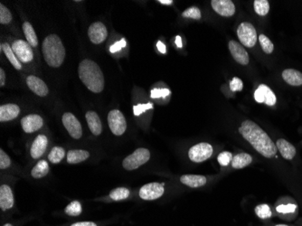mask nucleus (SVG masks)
I'll use <instances>...</instances> for the list:
<instances>
[{"instance_id": "1", "label": "nucleus", "mask_w": 302, "mask_h": 226, "mask_svg": "<svg viewBox=\"0 0 302 226\" xmlns=\"http://www.w3.org/2000/svg\"><path fill=\"white\" fill-rule=\"evenodd\" d=\"M239 133L262 156L271 159L276 155V145L259 125L253 121L250 120L243 121L239 128Z\"/></svg>"}, {"instance_id": "2", "label": "nucleus", "mask_w": 302, "mask_h": 226, "mask_svg": "<svg viewBox=\"0 0 302 226\" xmlns=\"http://www.w3.org/2000/svg\"><path fill=\"white\" fill-rule=\"evenodd\" d=\"M79 77L88 90L100 94L104 89V76L96 62L85 59L81 62L78 68Z\"/></svg>"}, {"instance_id": "3", "label": "nucleus", "mask_w": 302, "mask_h": 226, "mask_svg": "<svg viewBox=\"0 0 302 226\" xmlns=\"http://www.w3.org/2000/svg\"><path fill=\"white\" fill-rule=\"evenodd\" d=\"M42 51L43 58L49 66L57 68L63 64L65 57V49L58 35H48L43 40Z\"/></svg>"}, {"instance_id": "4", "label": "nucleus", "mask_w": 302, "mask_h": 226, "mask_svg": "<svg viewBox=\"0 0 302 226\" xmlns=\"http://www.w3.org/2000/svg\"><path fill=\"white\" fill-rule=\"evenodd\" d=\"M150 159V152L147 148H137L132 154L122 161V167L126 170H134L146 164Z\"/></svg>"}, {"instance_id": "5", "label": "nucleus", "mask_w": 302, "mask_h": 226, "mask_svg": "<svg viewBox=\"0 0 302 226\" xmlns=\"http://www.w3.org/2000/svg\"><path fill=\"white\" fill-rule=\"evenodd\" d=\"M237 35L242 44L249 48L254 47L258 39L254 27L248 22H243L240 25L237 29Z\"/></svg>"}, {"instance_id": "6", "label": "nucleus", "mask_w": 302, "mask_h": 226, "mask_svg": "<svg viewBox=\"0 0 302 226\" xmlns=\"http://www.w3.org/2000/svg\"><path fill=\"white\" fill-rule=\"evenodd\" d=\"M108 123L111 132L116 136H122L127 129V122L124 115L118 109L110 110L108 115Z\"/></svg>"}, {"instance_id": "7", "label": "nucleus", "mask_w": 302, "mask_h": 226, "mask_svg": "<svg viewBox=\"0 0 302 226\" xmlns=\"http://www.w3.org/2000/svg\"><path fill=\"white\" fill-rule=\"evenodd\" d=\"M213 154V147L208 143L202 142L198 144L193 146L192 148L189 149V159L193 162L201 163L204 162L208 159H210Z\"/></svg>"}, {"instance_id": "8", "label": "nucleus", "mask_w": 302, "mask_h": 226, "mask_svg": "<svg viewBox=\"0 0 302 226\" xmlns=\"http://www.w3.org/2000/svg\"><path fill=\"white\" fill-rule=\"evenodd\" d=\"M63 126L65 127L70 136L75 139L79 140L83 136V128L82 125L78 121V119L75 117V115L71 112L64 113L63 115Z\"/></svg>"}, {"instance_id": "9", "label": "nucleus", "mask_w": 302, "mask_h": 226, "mask_svg": "<svg viewBox=\"0 0 302 226\" xmlns=\"http://www.w3.org/2000/svg\"><path fill=\"white\" fill-rule=\"evenodd\" d=\"M12 49L17 59L21 62L28 63L33 61L34 53L31 46L28 42L23 40H16L13 43Z\"/></svg>"}, {"instance_id": "10", "label": "nucleus", "mask_w": 302, "mask_h": 226, "mask_svg": "<svg viewBox=\"0 0 302 226\" xmlns=\"http://www.w3.org/2000/svg\"><path fill=\"white\" fill-rule=\"evenodd\" d=\"M165 192V188L163 184L160 183H149L146 184L145 186L141 188L140 190V197L146 200V201H151L161 197Z\"/></svg>"}, {"instance_id": "11", "label": "nucleus", "mask_w": 302, "mask_h": 226, "mask_svg": "<svg viewBox=\"0 0 302 226\" xmlns=\"http://www.w3.org/2000/svg\"><path fill=\"white\" fill-rule=\"evenodd\" d=\"M88 35L90 42L95 44H100L104 42L108 36V32L104 24L102 22H95L90 25L88 29Z\"/></svg>"}, {"instance_id": "12", "label": "nucleus", "mask_w": 302, "mask_h": 226, "mask_svg": "<svg viewBox=\"0 0 302 226\" xmlns=\"http://www.w3.org/2000/svg\"><path fill=\"white\" fill-rule=\"evenodd\" d=\"M211 6L218 15L224 17H230L236 13V6L231 0H212Z\"/></svg>"}, {"instance_id": "13", "label": "nucleus", "mask_w": 302, "mask_h": 226, "mask_svg": "<svg viewBox=\"0 0 302 226\" xmlns=\"http://www.w3.org/2000/svg\"><path fill=\"white\" fill-rule=\"evenodd\" d=\"M255 101L260 103H264L268 106H273L276 103V96L274 93L265 84H261L255 91Z\"/></svg>"}, {"instance_id": "14", "label": "nucleus", "mask_w": 302, "mask_h": 226, "mask_svg": "<svg viewBox=\"0 0 302 226\" xmlns=\"http://www.w3.org/2000/svg\"><path fill=\"white\" fill-rule=\"evenodd\" d=\"M229 50L231 52L233 58L235 59L238 63L242 65H247L249 63L250 59H249L247 51L244 49V47L241 43L231 40L229 42Z\"/></svg>"}, {"instance_id": "15", "label": "nucleus", "mask_w": 302, "mask_h": 226, "mask_svg": "<svg viewBox=\"0 0 302 226\" xmlns=\"http://www.w3.org/2000/svg\"><path fill=\"white\" fill-rule=\"evenodd\" d=\"M43 119L39 115L30 114L21 120V126L26 133H33L43 127Z\"/></svg>"}, {"instance_id": "16", "label": "nucleus", "mask_w": 302, "mask_h": 226, "mask_svg": "<svg viewBox=\"0 0 302 226\" xmlns=\"http://www.w3.org/2000/svg\"><path fill=\"white\" fill-rule=\"evenodd\" d=\"M27 84L28 88L40 97H45L49 94V90L45 82L43 80L36 77L35 75H30L27 78Z\"/></svg>"}, {"instance_id": "17", "label": "nucleus", "mask_w": 302, "mask_h": 226, "mask_svg": "<svg viewBox=\"0 0 302 226\" xmlns=\"http://www.w3.org/2000/svg\"><path fill=\"white\" fill-rule=\"evenodd\" d=\"M15 203L12 189L8 185L0 187V208L3 211L9 210Z\"/></svg>"}, {"instance_id": "18", "label": "nucleus", "mask_w": 302, "mask_h": 226, "mask_svg": "<svg viewBox=\"0 0 302 226\" xmlns=\"http://www.w3.org/2000/svg\"><path fill=\"white\" fill-rule=\"evenodd\" d=\"M48 139L44 135H38L33 142L31 147V156L34 160H37L43 156L48 148Z\"/></svg>"}, {"instance_id": "19", "label": "nucleus", "mask_w": 302, "mask_h": 226, "mask_svg": "<svg viewBox=\"0 0 302 226\" xmlns=\"http://www.w3.org/2000/svg\"><path fill=\"white\" fill-rule=\"evenodd\" d=\"M20 113V108L16 104H5L0 107V121H13Z\"/></svg>"}, {"instance_id": "20", "label": "nucleus", "mask_w": 302, "mask_h": 226, "mask_svg": "<svg viewBox=\"0 0 302 226\" xmlns=\"http://www.w3.org/2000/svg\"><path fill=\"white\" fill-rule=\"evenodd\" d=\"M276 148L278 149L281 155L285 160H291L294 159L296 155V148L293 145L290 144V142H288L283 139H280L276 142Z\"/></svg>"}, {"instance_id": "21", "label": "nucleus", "mask_w": 302, "mask_h": 226, "mask_svg": "<svg viewBox=\"0 0 302 226\" xmlns=\"http://www.w3.org/2000/svg\"><path fill=\"white\" fill-rule=\"evenodd\" d=\"M85 117H86L87 123L89 126L90 132L95 136L101 135L102 131V125L98 114L95 111H88Z\"/></svg>"}, {"instance_id": "22", "label": "nucleus", "mask_w": 302, "mask_h": 226, "mask_svg": "<svg viewBox=\"0 0 302 226\" xmlns=\"http://www.w3.org/2000/svg\"><path fill=\"white\" fill-rule=\"evenodd\" d=\"M180 182L192 188L204 187L207 182L206 177L200 175H184L180 177Z\"/></svg>"}, {"instance_id": "23", "label": "nucleus", "mask_w": 302, "mask_h": 226, "mask_svg": "<svg viewBox=\"0 0 302 226\" xmlns=\"http://www.w3.org/2000/svg\"><path fill=\"white\" fill-rule=\"evenodd\" d=\"M283 78L291 86L302 85V74L295 69H286L283 72Z\"/></svg>"}, {"instance_id": "24", "label": "nucleus", "mask_w": 302, "mask_h": 226, "mask_svg": "<svg viewBox=\"0 0 302 226\" xmlns=\"http://www.w3.org/2000/svg\"><path fill=\"white\" fill-rule=\"evenodd\" d=\"M90 153L83 149H73L67 154V162L69 164H78L88 160Z\"/></svg>"}, {"instance_id": "25", "label": "nucleus", "mask_w": 302, "mask_h": 226, "mask_svg": "<svg viewBox=\"0 0 302 226\" xmlns=\"http://www.w3.org/2000/svg\"><path fill=\"white\" fill-rule=\"evenodd\" d=\"M252 162V157L247 153H241L233 157L231 167L236 169L245 168Z\"/></svg>"}, {"instance_id": "26", "label": "nucleus", "mask_w": 302, "mask_h": 226, "mask_svg": "<svg viewBox=\"0 0 302 226\" xmlns=\"http://www.w3.org/2000/svg\"><path fill=\"white\" fill-rule=\"evenodd\" d=\"M49 165L45 160H40L39 162L32 169L31 175L34 178L39 179L49 173Z\"/></svg>"}, {"instance_id": "27", "label": "nucleus", "mask_w": 302, "mask_h": 226, "mask_svg": "<svg viewBox=\"0 0 302 226\" xmlns=\"http://www.w3.org/2000/svg\"><path fill=\"white\" fill-rule=\"evenodd\" d=\"M1 49L3 50L5 55L8 57L9 62H11L13 66L15 67L16 70H21L22 65H21L20 61H18V59L15 55V53L13 52L12 47H10L8 43H5L1 44Z\"/></svg>"}, {"instance_id": "28", "label": "nucleus", "mask_w": 302, "mask_h": 226, "mask_svg": "<svg viewBox=\"0 0 302 226\" xmlns=\"http://www.w3.org/2000/svg\"><path fill=\"white\" fill-rule=\"evenodd\" d=\"M23 31H24L25 36L28 40V43L33 47H36L38 46V39L36 36V32L32 27V25L28 22H25L23 25Z\"/></svg>"}, {"instance_id": "29", "label": "nucleus", "mask_w": 302, "mask_h": 226, "mask_svg": "<svg viewBox=\"0 0 302 226\" xmlns=\"http://www.w3.org/2000/svg\"><path fill=\"white\" fill-rule=\"evenodd\" d=\"M298 207L295 203H283L278 205L276 207V211L278 215H297Z\"/></svg>"}, {"instance_id": "30", "label": "nucleus", "mask_w": 302, "mask_h": 226, "mask_svg": "<svg viewBox=\"0 0 302 226\" xmlns=\"http://www.w3.org/2000/svg\"><path fill=\"white\" fill-rule=\"evenodd\" d=\"M65 156V151L62 147H55L52 148L51 151L48 155V160L53 164H58Z\"/></svg>"}, {"instance_id": "31", "label": "nucleus", "mask_w": 302, "mask_h": 226, "mask_svg": "<svg viewBox=\"0 0 302 226\" xmlns=\"http://www.w3.org/2000/svg\"><path fill=\"white\" fill-rule=\"evenodd\" d=\"M130 195V192L128 188L118 187V188H115L110 191V197L114 201H122V200L128 198Z\"/></svg>"}, {"instance_id": "32", "label": "nucleus", "mask_w": 302, "mask_h": 226, "mask_svg": "<svg viewBox=\"0 0 302 226\" xmlns=\"http://www.w3.org/2000/svg\"><path fill=\"white\" fill-rule=\"evenodd\" d=\"M254 10L259 16H266L270 11V3L267 0H255L253 2Z\"/></svg>"}, {"instance_id": "33", "label": "nucleus", "mask_w": 302, "mask_h": 226, "mask_svg": "<svg viewBox=\"0 0 302 226\" xmlns=\"http://www.w3.org/2000/svg\"><path fill=\"white\" fill-rule=\"evenodd\" d=\"M82 205L78 201H73L65 208V214L70 216H78L82 214Z\"/></svg>"}, {"instance_id": "34", "label": "nucleus", "mask_w": 302, "mask_h": 226, "mask_svg": "<svg viewBox=\"0 0 302 226\" xmlns=\"http://www.w3.org/2000/svg\"><path fill=\"white\" fill-rule=\"evenodd\" d=\"M255 214L261 219H268L271 217L272 213H271V208L268 205H260L255 207Z\"/></svg>"}, {"instance_id": "35", "label": "nucleus", "mask_w": 302, "mask_h": 226, "mask_svg": "<svg viewBox=\"0 0 302 226\" xmlns=\"http://www.w3.org/2000/svg\"><path fill=\"white\" fill-rule=\"evenodd\" d=\"M259 41L263 52L267 55H271L274 50V46L271 43V40L269 39L266 35H261L259 36Z\"/></svg>"}, {"instance_id": "36", "label": "nucleus", "mask_w": 302, "mask_h": 226, "mask_svg": "<svg viewBox=\"0 0 302 226\" xmlns=\"http://www.w3.org/2000/svg\"><path fill=\"white\" fill-rule=\"evenodd\" d=\"M12 14L4 5L0 4V23L7 25L12 21Z\"/></svg>"}, {"instance_id": "37", "label": "nucleus", "mask_w": 302, "mask_h": 226, "mask_svg": "<svg viewBox=\"0 0 302 226\" xmlns=\"http://www.w3.org/2000/svg\"><path fill=\"white\" fill-rule=\"evenodd\" d=\"M182 16L185 17V18H192V19L199 20L201 19V11L199 8L196 7H191V8H188L187 10H184L182 13Z\"/></svg>"}, {"instance_id": "38", "label": "nucleus", "mask_w": 302, "mask_h": 226, "mask_svg": "<svg viewBox=\"0 0 302 226\" xmlns=\"http://www.w3.org/2000/svg\"><path fill=\"white\" fill-rule=\"evenodd\" d=\"M233 157L234 156L231 155V153L228 152V151H224V152L220 153L219 156L217 157V160H218L219 164L222 167H226V166L230 164V162L231 163Z\"/></svg>"}, {"instance_id": "39", "label": "nucleus", "mask_w": 302, "mask_h": 226, "mask_svg": "<svg viewBox=\"0 0 302 226\" xmlns=\"http://www.w3.org/2000/svg\"><path fill=\"white\" fill-rule=\"evenodd\" d=\"M151 98L153 99H158V98L168 97L170 95V91L166 88H157L151 91Z\"/></svg>"}, {"instance_id": "40", "label": "nucleus", "mask_w": 302, "mask_h": 226, "mask_svg": "<svg viewBox=\"0 0 302 226\" xmlns=\"http://www.w3.org/2000/svg\"><path fill=\"white\" fill-rule=\"evenodd\" d=\"M11 165V160L9 156L4 152L3 149L0 150V168L1 169H6L9 168Z\"/></svg>"}, {"instance_id": "41", "label": "nucleus", "mask_w": 302, "mask_h": 226, "mask_svg": "<svg viewBox=\"0 0 302 226\" xmlns=\"http://www.w3.org/2000/svg\"><path fill=\"white\" fill-rule=\"evenodd\" d=\"M153 105L152 103H147V104H138L137 106H134L133 111L135 116H140L141 114L145 112L146 110L149 109H152Z\"/></svg>"}, {"instance_id": "42", "label": "nucleus", "mask_w": 302, "mask_h": 226, "mask_svg": "<svg viewBox=\"0 0 302 226\" xmlns=\"http://www.w3.org/2000/svg\"><path fill=\"white\" fill-rule=\"evenodd\" d=\"M243 81L240 78L235 77V78H233V80L230 82V89H231L233 92H240V91L243 90Z\"/></svg>"}, {"instance_id": "43", "label": "nucleus", "mask_w": 302, "mask_h": 226, "mask_svg": "<svg viewBox=\"0 0 302 226\" xmlns=\"http://www.w3.org/2000/svg\"><path fill=\"white\" fill-rule=\"evenodd\" d=\"M127 46L125 39H122L121 41H119L117 43H114L111 47H110V52L111 54H114L116 52H119L120 50H122V48Z\"/></svg>"}, {"instance_id": "44", "label": "nucleus", "mask_w": 302, "mask_h": 226, "mask_svg": "<svg viewBox=\"0 0 302 226\" xmlns=\"http://www.w3.org/2000/svg\"><path fill=\"white\" fill-rule=\"evenodd\" d=\"M71 226H97V224L94 222H75Z\"/></svg>"}, {"instance_id": "45", "label": "nucleus", "mask_w": 302, "mask_h": 226, "mask_svg": "<svg viewBox=\"0 0 302 226\" xmlns=\"http://www.w3.org/2000/svg\"><path fill=\"white\" fill-rule=\"evenodd\" d=\"M6 82V74L2 68L0 69V86H4Z\"/></svg>"}, {"instance_id": "46", "label": "nucleus", "mask_w": 302, "mask_h": 226, "mask_svg": "<svg viewBox=\"0 0 302 226\" xmlns=\"http://www.w3.org/2000/svg\"><path fill=\"white\" fill-rule=\"evenodd\" d=\"M157 47L158 51L160 52L161 54H166V51H167L166 50V46L161 41L157 42Z\"/></svg>"}, {"instance_id": "47", "label": "nucleus", "mask_w": 302, "mask_h": 226, "mask_svg": "<svg viewBox=\"0 0 302 226\" xmlns=\"http://www.w3.org/2000/svg\"><path fill=\"white\" fill-rule=\"evenodd\" d=\"M158 3H160L162 5H167V6H169V5L173 4L172 0H158Z\"/></svg>"}, {"instance_id": "48", "label": "nucleus", "mask_w": 302, "mask_h": 226, "mask_svg": "<svg viewBox=\"0 0 302 226\" xmlns=\"http://www.w3.org/2000/svg\"><path fill=\"white\" fill-rule=\"evenodd\" d=\"M176 44L177 47H182V40H181L180 36H178V35L176 37Z\"/></svg>"}, {"instance_id": "49", "label": "nucleus", "mask_w": 302, "mask_h": 226, "mask_svg": "<svg viewBox=\"0 0 302 226\" xmlns=\"http://www.w3.org/2000/svg\"><path fill=\"white\" fill-rule=\"evenodd\" d=\"M3 226H13L12 224H11V223H6V224H5V225Z\"/></svg>"}, {"instance_id": "50", "label": "nucleus", "mask_w": 302, "mask_h": 226, "mask_svg": "<svg viewBox=\"0 0 302 226\" xmlns=\"http://www.w3.org/2000/svg\"><path fill=\"white\" fill-rule=\"evenodd\" d=\"M275 226H289V225H286V224H278V225H275Z\"/></svg>"}]
</instances>
